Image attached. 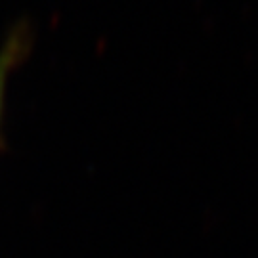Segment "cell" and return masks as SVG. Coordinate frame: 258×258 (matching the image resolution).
<instances>
[{
  "label": "cell",
  "instance_id": "1",
  "mask_svg": "<svg viewBox=\"0 0 258 258\" xmlns=\"http://www.w3.org/2000/svg\"><path fill=\"white\" fill-rule=\"evenodd\" d=\"M31 44H33L31 29L21 23L10 33L4 46L0 48V124H2V115H4V98H6L8 77L27 57Z\"/></svg>",
  "mask_w": 258,
  "mask_h": 258
}]
</instances>
